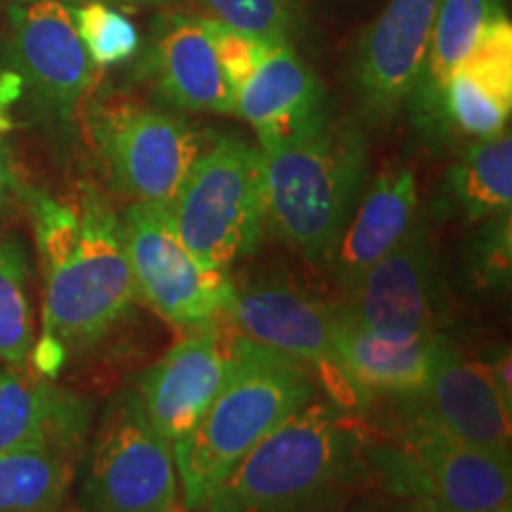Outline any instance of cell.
I'll use <instances>...</instances> for the list:
<instances>
[{"instance_id": "484cf974", "label": "cell", "mask_w": 512, "mask_h": 512, "mask_svg": "<svg viewBox=\"0 0 512 512\" xmlns=\"http://www.w3.org/2000/svg\"><path fill=\"white\" fill-rule=\"evenodd\" d=\"M72 17L83 48L98 67H110L136 55L140 46L138 29L107 3L79 5L72 10Z\"/></svg>"}, {"instance_id": "8992f818", "label": "cell", "mask_w": 512, "mask_h": 512, "mask_svg": "<svg viewBox=\"0 0 512 512\" xmlns=\"http://www.w3.org/2000/svg\"><path fill=\"white\" fill-rule=\"evenodd\" d=\"M373 465L427 512H496L510 503V456L465 444L425 415H415L396 448L373 446Z\"/></svg>"}, {"instance_id": "7c38bea8", "label": "cell", "mask_w": 512, "mask_h": 512, "mask_svg": "<svg viewBox=\"0 0 512 512\" xmlns=\"http://www.w3.org/2000/svg\"><path fill=\"white\" fill-rule=\"evenodd\" d=\"M337 309L347 323L382 335L437 332L439 275L425 226L415 223L392 252L349 287L347 302Z\"/></svg>"}, {"instance_id": "836d02e7", "label": "cell", "mask_w": 512, "mask_h": 512, "mask_svg": "<svg viewBox=\"0 0 512 512\" xmlns=\"http://www.w3.org/2000/svg\"><path fill=\"white\" fill-rule=\"evenodd\" d=\"M496 512H510V503H508V505H503V508H498Z\"/></svg>"}, {"instance_id": "5bb4252c", "label": "cell", "mask_w": 512, "mask_h": 512, "mask_svg": "<svg viewBox=\"0 0 512 512\" xmlns=\"http://www.w3.org/2000/svg\"><path fill=\"white\" fill-rule=\"evenodd\" d=\"M12 27L19 72L36 102L55 119L72 121L93 83V62L72 10L57 0H36L12 10Z\"/></svg>"}, {"instance_id": "4dcf8cb0", "label": "cell", "mask_w": 512, "mask_h": 512, "mask_svg": "<svg viewBox=\"0 0 512 512\" xmlns=\"http://www.w3.org/2000/svg\"><path fill=\"white\" fill-rule=\"evenodd\" d=\"M489 363V370L491 375H494V382L498 387V392H501L503 401L508 403V406H512V380H510V349H503L498 351V354L491 358Z\"/></svg>"}, {"instance_id": "7a4b0ae2", "label": "cell", "mask_w": 512, "mask_h": 512, "mask_svg": "<svg viewBox=\"0 0 512 512\" xmlns=\"http://www.w3.org/2000/svg\"><path fill=\"white\" fill-rule=\"evenodd\" d=\"M366 427L337 403H309L256 444L204 512H347L373 477Z\"/></svg>"}, {"instance_id": "ba28073f", "label": "cell", "mask_w": 512, "mask_h": 512, "mask_svg": "<svg viewBox=\"0 0 512 512\" xmlns=\"http://www.w3.org/2000/svg\"><path fill=\"white\" fill-rule=\"evenodd\" d=\"M121 240L138 297L164 320L190 330L221 316L228 273L195 259L169 202H131L121 219Z\"/></svg>"}, {"instance_id": "30bf717a", "label": "cell", "mask_w": 512, "mask_h": 512, "mask_svg": "<svg viewBox=\"0 0 512 512\" xmlns=\"http://www.w3.org/2000/svg\"><path fill=\"white\" fill-rule=\"evenodd\" d=\"M223 318L242 337L287 354L304 366H316L318 377L328 384L337 406H356V394L344 380L335 356V332L339 313L311 294L280 280L230 283Z\"/></svg>"}, {"instance_id": "603a6c76", "label": "cell", "mask_w": 512, "mask_h": 512, "mask_svg": "<svg viewBox=\"0 0 512 512\" xmlns=\"http://www.w3.org/2000/svg\"><path fill=\"white\" fill-rule=\"evenodd\" d=\"M72 448L36 444L0 453V512H57L74 475Z\"/></svg>"}, {"instance_id": "52a82bcc", "label": "cell", "mask_w": 512, "mask_h": 512, "mask_svg": "<svg viewBox=\"0 0 512 512\" xmlns=\"http://www.w3.org/2000/svg\"><path fill=\"white\" fill-rule=\"evenodd\" d=\"M86 512H176L174 444L150 425L136 392L110 403L81 484Z\"/></svg>"}, {"instance_id": "9a60e30c", "label": "cell", "mask_w": 512, "mask_h": 512, "mask_svg": "<svg viewBox=\"0 0 512 512\" xmlns=\"http://www.w3.org/2000/svg\"><path fill=\"white\" fill-rule=\"evenodd\" d=\"M418 415L437 422L453 437L484 451L510 456V408L498 392L489 363L472 361L441 337L437 363Z\"/></svg>"}, {"instance_id": "1f68e13d", "label": "cell", "mask_w": 512, "mask_h": 512, "mask_svg": "<svg viewBox=\"0 0 512 512\" xmlns=\"http://www.w3.org/2000/svg\"><path fill=\"white\" fill-rule=\"evenodd\" d=\"M107 5H117V8L128 10H145V8H159V5H169L174 0H105Z\"/></svg>"}, {"instance_id": "d4e9b609", "label": "cell", "mask_w": 512, "mask_h": 512, "mask_svg": "<svg viewBox=\"0 0 512 512\" xmlns=\"http://www.w3.org/2000/svg\"><path fill=\"white\" fill-rule=\"evenodd\" d=\"M34 351L27 249L15 235L0 233V361L24 366Z\"/></svg>"}, {"instance_id": "9c48e42d", "label": "cell", "mask_w": 512, "mask_h": 512, "mask_svg": "<svg viewBox=\"0 0 512 512\" xmlns=\"http://www.w3.org/2000/svg\"><path fill=\"white\" fill-rule=\"evenodd\" d=\"M93 138L112 188L131 202L174 200L204 150L188 121L131 102L100 107Z\"/></svg>"}, {"instance_id": "cb8c5ba5", "label": "cell", "mask_w": 512, "mask_h": 512, "mask_svg": "<svg viewBox=\"0 0 512 512\" xmlns=\"http://www.w3.org/2000/svg\"><path fill=\"white\" fill-rule=\"evenodd\" d=\"M501 15L498 0H439L432 48L418 91L432 100L446 76L465 60L489 19Z\"/></svg>"}, {"instance_id": "4316f807", "label": "cell", "mask_w": 512, "mask_h": 512, "mask_svg": "<svg viewBox=\"0 0 512 512\" xmlns=\"http://www.w3.org/2000/svg\"><path fill=\"white\" fill-rule=\"evenodd\" d=\"M214 22L268 43H290L292 0H204Z\"/></svg>"}, {"instance_id": "6da1fadb", "label": "cell", "mask_w": 512, "mask_h": 512, "mask_svg": "<svg viewBox=\"0 0 512 512\" xmlns=\"http://www.w3.org/2000/svg\"><path fill=\"white\" fill-rule=\"evenodd\" d=\"M34 233L43 268V339L38 370L53 375L67 349L100 342L136 304L121 221L107 200L86 190L76 207L34 200Z\"/></svg>"}, {"instance_id": "f546056e", "label": "cell", "mask_w": 512, "mask_h": 512, "mask_svg": "<svg viewBox=\"0 0 512 512\" xmlns=\"http://www.w3.org/2000/svg\"><path fill=\"white\" fill-rule=\"evenodd\" d=\"M22 192V183H19L15 166L5 150V145L0 143V207L10 204L15 197Z\"/></svg>"}, {"instance_id": "2e32d148", "label": "cell", "mask_w": 512, "mask_h": 512, "mask_svg": "<svg viewBox=\"0 0 512 512\" xmlns=\"http://www.w3.org/2000/svg\"><path fill=\"white\" fill-rule=\"evenodd\" d=\"M233 112L254 128L261 150L292 143L330 117L323 86L290 43H271L235 91Z\"/></svg>"}, {"instance_id": "ac0fdd59", "label": "cell", "mask_w": 512, "mask_h": 512, "mask_svg": "<svg viewBox=\"0 0 512 512\" xmlns=\"http://www.w3.org/2000/svg\"><path fill=\"white\" fill-rule=\"evenodd\" d=\"M439 342V332L394 337L358 328L339 316L335 356L358 401H366L370 396H396L413 401L430 382Z\"/></svg>"}, {"instance_id": "3957f363", "label": "cell", "mask_w": 512, "mask_h": 512, "mask_svg": "<svg viewBox=\"0 0 512 512\" xmlns=\"http://www.w3.org/2000/svg\"><path fill=\"white\" fill-rule=\"evenodd\" d=\"M313 396L316 377L309 366L240 335L226 384L174 444L185 508L200 512L235 465L275 427L309 406Z\"/></svg>"}, {"instance_id": "f1b7e54d", "label": "cell", "mask_w": 512, "mask_h": 512, "mask_svg": "<svg viewBox=\"0 0 512 512\" xmlns=\"http://www.w3.org/2000/svg\"><path fill=\"white\" fill-rule=\"evenodd\" d=\"M510 214L491 219L489 228L472 249L475 273L484 287H503L510 278Z\"/></svg>"}, {"instance_id": "8fae6325", "label": "cell", "mask_w": 512, "mask_h": 512, "mask_svg": "<svg viewBox=\"0 0 512 512\" xmlns=\"http://www.w3.org/2000/svg\"><path fill=\"white\" fill-rule=\"evenodd\" d=\"M238 347L240 332L219 316L190 328L140 377L138 399L166 441L176 444L202 418L226 384Z\"/></svg>"}, {"instance_id": "d6986e66", "label": "cell", "mask_w": 512, "mask_h": 512, "mask_svg": "<svg viewBox=\"0 0 512 512\" xmlns=\"http://www.w3.org/2000/svg\"><path fill=\"white\" fill-rule=\"evenodd\" d=\"M415 223H418V183L413 169L387 166L366 190V195H361L332 249L328 266L337 283L344 290L354 287L384 254L392 252L411 233Z\"/></svg>"}, {"instance_id": "e0dca14e", "label": "cell", "mask_w": 512, "mask_h": 512, "mask_svg": "<svg viewBox=\"0 0 512 512\" xmlns=\"http://www.w3.org/2000/svg\"><path fill=\"white\" fill-rule=\"evenodd\" d=\"M465 136L484 140L508 131L512 110V27L496 15L463 62L430 100Z\"/></svg>"}, {"instance_id": "5b68a950", "label": "cell", "mask_w": 512, "mask_h": 512, "mask_svg": "<svg viewBox=\"0 0 512 512\" xmlns=\"http://www.w3.org/2000/svg\"><path fill=\"white\" fill-rule=\"evenodd\" d=\"M176 228L197 261L228 273L259 249L266 221V162L247 140H214L169 202Z\"/></svg>"}, {"instance_id": "ffe728a7", "label": "cell", "mask_w": 512, "mask_h": 512, "mask_svg": "<svg viewBox=\"0 0 512 512\" xmlns=\"http://www.w3.org/2000/svg\"><path fill=\"white\" fill-rule=\"evenodd\" d=\"M152 67L159 93L178 110L233 112V88L216 55L207 19H166L152 41Z\"/></svg>"}, {"instance_id": "44dd1931", "label": "cell", "mask_w": 512, "mask_h": 512, "mask_svg": "<svg viewBox=\"0 0 512 512\" xmlns=\"http://www.w3.org/2000/svg\"><path fill=\"white\" fill-rule=\"evenodd\" d=\"M88 420L91 406L46 377L31 375L22 366L0 373V453L36 444L76 451Z\"/></svg>"}, {"instance_id": "277c9868", "label": "cell", "mask_w": 512, "mask_h": 512, "mask_svg": "<svg viewBox=\"0 0 512 512\" xmlns=\"http://www.w3.org/2000/svg\"><path fill=\"white\" fill-rule=\"evenodd\" d=\"M261 152L268 230L311 264H328L366 188V138L328 117L306 136Z\"/></svg>"}, {"instance_id": "7402d4cb", "label": "cell", "mask_w": 512, "mask_h": 512, "mask_svg": "<svg viewBox=\"0 0 512 512\" xmlns=\"http://www.w3.org/2000/svg\"><path fill=\"white\" fill-rule=\"evenodd\" d=\"M446 197L467 221H491L510 214L512 138L508 131L475 140L446 176Z\"/></svg>"}, {"instance_id": "4fadbf2b", "label": "cell", "mask_w": 512, "mask_h": 512, "mask_svg": "<svg viewBox=\"0 0 512 512\" xmlns=\"http://www.w3.org/2000/svg\"><path fill=\"white\" fill-rule=\"evenodd\" d=\"M439 0H389L356 53V86L368 117L392 119L418 93Z\"/></svg>"}, {"instance_id": "83f0119b", "label": "cell", "mask_w": 512, "mask_h": 512, "mask_svg": "<svg viewBox=\"0 0 512 512\" xmlns=\"http://www.w3.org/2000/svg\"><path fill=\"white\" fill-rule=\"evenodd\" d=\"M209 22V34L211 41H214L216 55H219V62L226 72V79L235 91L249 79V74L259 67V62L264 60V55L271 48L268 41H259V38L240 34V31L223 27V24L214 22V19H207Z\"/></svg>"}, {"instance_id": "d6a6232c", "label": "cell", "mask_w": 512, "mask_h": 512, "mask_svg": "<svg viewBox=\"0 0 512 512\" xmlns=\"http://www.w3.org/2000/svg\"><path fill=\"white\" fill-rule=\"evenodd\" d=\"M31 3H36V0H31ZM57 3H64V5H67V3H79V0H57Z\"/></svg>"}]
</instances>
